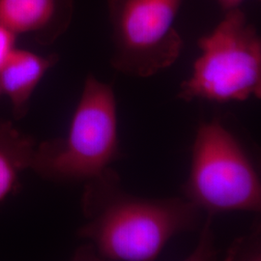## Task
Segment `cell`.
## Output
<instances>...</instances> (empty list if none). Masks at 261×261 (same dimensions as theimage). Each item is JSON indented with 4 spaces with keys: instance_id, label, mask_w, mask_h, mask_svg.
<instances>
[{
    "instance_id": "8992f818",
    "label": "cell",
    "mask_w": 261,
    "mask_h": 261,
    "mask_svg": "<svg viewBox=\"0 0 261 261\" xmlns=\"http://www.w3.org/2000/svg\"><path fill=\"white\" fill-rule=\"evenodd\" d=\"M74 10V0H0V22L49 46L68 30Z\"/></svg>"
},
{
    "instance_id": "9c48e42d",
    "label": "cell",
    "mask_w": 261,
    "mask_h": 261,
    "mask_svg": "<svg viewBox=\"0 0 261 261\" xmlns=\"http://www.w3.org/2000/svg\"><path fill=\"white\" fill-rule=\"evenodd\" d=\"M17 34L0 22V68L6 63L17 48Z\"/></svg>"
},
{
    "instance_id": "52a82bcc",
    "label": "cell",
    "mask_w": 261,
    "mask_h": 261,
    "mask_svg": "<svg viewBox=\"0 0 261 261\" xmlns=\"http://www.w3.org/2000/svg\"><path fill=\"white\" fill-rule=\"evenodd\" d=\"M58 60L56 54L43 56L17 47L0 68V98L9 99L17 119L25 115L31 96Z\"/></svg>"
},
{
    "instance_id": "7a4b0ae2",
    "label": "cell",
    "mask_w": 261,
    "mask_h": 261,
    "mask_svg": "<svg viewBox=\"0 0 261 261\" xmlns=\"http://www.w3.org/2000/svg\"><path fill=\"white\" fill-rule=\"evenodd\" d=\"M120 157L113 87L89 74L67 135L37 145L31 169L50 181L85 183Z\"/></svg>"
},
{
    "instance_id": "ba28073f",
    "label": "cell",
    "mask_w": 261,
    "mask_h": 261,
    "mask_svg": "<svg viewBox=\"0 0 261 261\" xmlns=\"http://www.w3.org/2000/svg\"><path fill=\"white\" fill-rule=\"evenodd\" d=\"M36 146L11 122H0V204L16 192L20 174L31 168Z\"/></svg>"
},
{
    "instance_id": "6da1fadb",
    "label": "cell",
    "mask_w": 261,
    "mask_h": 261,
    "mask_svg": "<svg viewBox=\"0 0 261 261\" xmlns=\"http://www.w3.org/2000/svg\"><path fill=\"white\" fill-rule=\"evenodd\" d=\"M82 209L76 256L92 260H154L174 237L196 230L203 213L185 197L134 196L112 168L85 182Z\"/></svg>"
},
{
    "instance_id": "277c9868",
    "label": "cell",
    "mask_w": 261,
    "mask_h": 261,
    "mask_svg": "<svg viewBox=\"0 0 261 261\" xmlns=\"http://www.w3.org/2000/svg\"><path fill=\"white\" fill-rule=\"evenodd\" d=\"M183 193L209 217L260 211L257 170L240 140L220 118L202 122L196 130Z\"/></svg>"
},
{
    "instance_id": "5b68a950",
    "label": "cell",
    "mask_w": 261,
    "mask_h": 261,
    "mask_svg": "<svg viewBox=\"0 0 261 261\" xmlns=\"http://www.w3.org/2000/svg\"><path fill=\"white\" fill-rule=\"evenodd\" d=\"M184 0H107L112 28L111 65L124 75L146 79L168 69L184 41L175 20Z\"/></svg>"
},
{
    "instance_id": "3957f363",
    "label": "cell",
    "mask_w": 261,
    "mask_h": 261,
    "mask_svg": "<svg viewBox=\"0 0 261 261\" xmlns=\"http://www.w3.org/2000/svg\"><path fill=\"white\" fill-rule=\"evenodd\" d=\"M197 46L200 54L180 84L178 99L226 103L260 98V36L241 7L224 12Z\"/></svg>"
},
{
    "instance_id": "30bf717a",
    "label": "cell",
    "mask_w": 261,
    "mask_h": 261,
    "mask_svg": "<svg viewBox=\"0 0 261 261\" xmlns=\"http://www.w3.org/2000/svg\"><path fill=\"white\" fill-rule=\"evenodd\" d=\"M245 1L246 0H216L218 5L224 12L235 8H240Z\"/></svg>"
}]
</instances>
